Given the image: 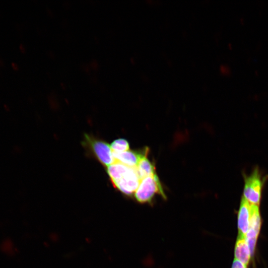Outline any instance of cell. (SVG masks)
I'll return each mask as SVG.
<instances>
[{
    "mask_svg": "<svg viewBox=\"0 0 268 268\" xmlns=\"http://www.w3.org/2000/svg\"><path fill=\"white\" fill-rule=\"evenodd\" d=\"M244 180L243 197L251 204L259 206L262 192L267 176L258 167H255L248 175H243Z\"/></svg>",
    "mask_w": 268,
    "mask_h": 268,
    "instance_id": "1",
    "label": "cell"
},
{
    "mask_svg": "<svg viewBox=\"0 0 268 268\" xmlns=\"http://www.w3.org/2000/svg\"><path fill=\"white\" fill-rule=\"evenodd\" d=\"M156 194L161 195L164 199L167 198L156 174L142 179L134 195L140 203H151Z\"/></svg>",
    "mask_w": 268,
    "mask_h": 268,
    "instance_id": "2",
    "label": "cell"
},
{
    "mask_svg": "<svg viewBox=\"0 0 268 268\" xmlns=\"http://www.w3.org/2000/svg\"><path fill=\"white\" fill-rule=\"evenodd\" d=\"M85 142L89 146L98 161L108 166L115 162L110 145L105 141L85 135Z\"/></svg>",
    "mask_w": 268,
    "mask_h": 268,
    "instance_id": "3",
    "label": "cell"
},
{
    "mask_svg": "<svg viewBox=\"0 0 268 268\" xmlns=\"http://www.w3.org/2000/svg\"><path fill=\"white\" fill-rule=\"evenodd\" d=\"M261 226L259 206L251 203V217L249 230L246 239L249 245L252 257L254 256L256 245Z\"/></svg>",
    "mask_w": 268,
    "mask_h": 268,
    "instance_id": "4",
    "label": "cell"
},
{
    "mask_svg": "<svg viewBox=\"0 0 268 268\" xmlns=\"http://www.w3.org/2000/svg\"><path fill=\"white\" fill-rule=\"evenodd\" d=\"M141 179L136 167H131L127 173L122 178L112 182L113 186L123 194L131 196L134 194Z\"/></svg>",
    "mask_w": 268,
    "mask_h": 268,
    "instance_id": "5",
    "label": "cell"
},
{
    "mask_svg": "<svg viewBox=\"0 0 268 268\" xmlns=\"http://www.w3.org/2000/svg\"><path fill=\"white\" fill-rule=\"evenodd\" d=\"M148 148L141 151L127 150L124 152H113L115 162H119L131 167H136L140 160L148 153Z\"/></svg>",
    "mask_w": 268,
    "mask_h": 268,
    "instance_id": "6",
    "label": "cell"
},
{
    "mask_svg": "<svg viewBox=\"0 0 268 268\" xmlns=\"http://www.w3.org/2000/svg\"><path fill=\"white\" fill-rule=\"evenodd\" d=\"M251 217V203L242 196L238 214L239 236L245 237L249 230Z\"/></svg>",
    "mask_w": 268,
    "mask_h": 268,
    "instance_id": "7",
    "label": "cell"
},
{
    "mask_svg": "<svg viewBox=\"0 0 268 268\" xmlns=\"http://www.w3.org/2000/svg\"><path fill=\"white\" fill-rule=\"evenodd\" d=\"M234 257L235 259L246 266L249 264L252 255L245 237L238 235L234 249Z\"/></svg>",
    "mask_w": 268,
    "mask_h": 268,
    "instance_id": "8",
    "label": "cell"
},
{
    "mask_svg": "<svg viewBox=\"0 0 268 268\" xmlns=\"http://www.w3.org/2000/svg\"><path fill=\"white\" fill-rule=\"evenodd\" d=\"M131 167L127 166L119 162L107 166V173L111 182L115 181L122 178L128 172Z\"/></svg>",
    "mask_w": 268,
    "mask_h": 268,
    "instance_id": "9",
    "label": "cell"
},
{
    "mask_svg": "<svg viewBox=\"0 0 268 268\" xmlns=\"http://www.w3.org/2000/svg\"><path fill=\"white\" fill-rule=\"evenodd\" d=\"M136 168L141 180L146 177L156 174L155 166L147 159V155L140 160Z\"/></svg>",
    "mask_w": 268,
    "mask_h": 268,
    "instance_id": "10",
    "label": "cell"
},
{
    "mask_svg": "<svg viewBox=\"0 0 268 268\" xmlns=\"http://www.w3.org/2000/svg\"><path fill=\"white\" fill-rule=\"evenodd\" d=\"M110 147L113 152H124L129 150L130 145L128 141L124 138H119L113 141Z\"/></svg>",
    "mask_w": 268,
    "mask_h": 268,
    "instance_id": "11",
    "label": "cell"
},
{
    "mask_svg": "<svg viewBox=\"0 0 268 268\" xmlns=\"http://www.w3.org/2000/svg\"><path fill=\"white\" fill-rule=\"evenodd\" d=\"M231 268H247V266L239 261L234 259Z\"/></svg>",
    "mask_w": 268,
    "mask_h": 268,
    "instance_id": "12",
    "label": "cell"
},
{
    "mask_svg": "<svg viewBox=\"0 0 268 268\" xmlns=\"http://www.w3.org/2000/svg\"><path fill=\"white\" fill-rule=\"evenodd\" d=\"M90 66L93 69L97 70L99 67V63L96 60L93 59L90 62Z\"/></svg>",
    "mask_w": 268,
    "mask_h": 268,
    "instance_id": "13",
    "label": "cell"
},
{
    "mask_svg": "<svg viewBox=\"0 0 268 268\" xmlns=\"http://www.w3.org/2000/svg\"><path fill=\"white\" fill-rule=\"evenodd\" d=\"M19 47H20V50H21V51L22 52H23V53L25 52L26 49H25V48L23 44H21L20 45Z\"/></svg>",
    "mask_w": 268,
    "mask_h": 268,
    "instance_id": "14",
    "label": "cell"
},
{
    "mask_svg": "<svg viewBox=\"0 0 268 268\" xmlns=\"http://www.w3.org/2000/svg\"><path fill=\"white\" fill-rule=\"evenodd\" d=\"M12 67L15 70H17L18 68V66L15 63L12 64Z\"/></svg>",
    "mask_w": 268,
    "mask_h": 268,
    "instance_id": "15",
    "label": "cell"
}]
</instances>
